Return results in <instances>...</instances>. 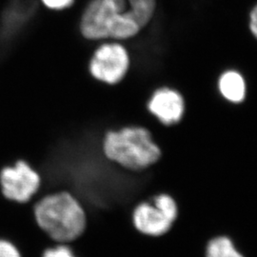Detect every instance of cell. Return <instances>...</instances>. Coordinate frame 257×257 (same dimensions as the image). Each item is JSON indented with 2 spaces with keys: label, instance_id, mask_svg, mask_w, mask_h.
<instances>
[{
  "label": "cell",
  "instance_id": "obj_1",
  "mask_svg": "<svg viewBox=\"0 0 257 257\" xmlns=\"http://www.w3.org/2000/svg\"><path fill=\"white\" fill-rule=\"evenodd\" d=\"M88 40H127L142 31L128 12L127 0H88L79 19Z\"/></svg>",
  "mask_w": 257,
  "mask_h": 257
},
{
  "label": "cell",
  "instance_id": "obj_2",
  "mask_svg": "<svg viewBox=\"0 0 257 257\" xmlns=\"http://www.w3.org/2000/svg\"><path fill=\"white\" fill-rule=\"evenodd\" d=\"M35 218L50 238L61 244L79 238L87 225L81 204L68 192L52 193L38 201L35 207Z\"/></svg>",
  "mask_w": 257,
  "mask_h": 257
},
{
  "label": "cell",
  "instance_id": "obj_3",
  "mask_svg": "<svg viewBox=\"0 0 257 257\" xmlns=\"http://www.w3.org/2000/svg\"><path fill=\"white\" fill-rule=\"evenodd\" d=\"M103 152L109 160L131 171L148 169L162 156L151 132L140 126L108 132L103 141Z\"/></svg>",
  "mask_w": 257,
  "mask_h": 257
},
{
  "label": "cell",
  "instance_id": "obj_4",
  "mask_svg": "<svg viewBox=\"0 0 257 257\" xmlns=\"http://www.w3.org/2000/svg\"><path fill=\"white\" fill-rule=\"evenodd\" d=\"M130 57L126 48L116 41L98 47L90 62V73L98 81L114 85L128 72Z\"/></svg>",
  "mask_w": 257,
  "mask_h": 257
},
{
  "label": "cell",
  "instance_id": "obj_5",
  "mask_svg": "<svg viewBox=\"0 0 257 257\" xmlns=\"http://www.w3.org/2000/svg\"><path fill=\"white\" fill-rule=\"evenodd\" d=\"M41 184L40 176L23 160L14 167H5L0 172V187L8 200L26 203L37 193Z\"/></svg>",
  "mask_w": 257,
  "mask_h": 257
},
{
  "label": "cell",
  "instance_id": "obj_6",
  "mask_svg": "<svg viewBox=\"0 0 257 257\" xmlns=\"http://www.w3.org/2000/svg\"><path fill=\"white\" fill-rule=\"evenodd\" d=\"M133 224L139 233L157 238L169 233L175 221L153 202L138 204L133 211Z\"/></svg>",
  "mask_w": 257,
  "mask_h": 257
},
{
  "label": "cell",
  "instance_id": "obj_7",
  "mask_svg": "<svg viewBox=\"0 0 257 257\" xmlns=\"http://www.w3.org/2000/svg\"><path fill=\"white\" fill-rule=\"evenodd\" d=\"M148 110L165 126L179 123L183 118L186 105L182 94L175 89H157L148 101Z\"/></svg>",
  "mask_w": 257,
  "mask_h": 257
},
{
  "label": "cell",
  "instance_id": "obj_8",
  "mask_svg": "<svg viewBox=\"0 0 257 257\" xmlns=\"http://www.w3.org/2000/svg\"><path fill=\"white\" fill-rule=\"evenodd\" d=\"M218 91L227 101L240 104L245 100L247 95V85L244 76L235 70L224 72L218 78Z\"/></svg>",
  "mask_w": 257,
  "mask_h": 257
},
{
  "label": "cell",
  "instance_id": "obj_9",
  "mask_svg": "<svg viewBox=\"0 0 257 257\" xmlns=\"http://www.w3.org/2000/svg\"><path fill=\"white\" fill-rule=\"evenodd\" d=\"M205 257H246L228 235H216L205 247Z\"/></svg>",
  "mask_w": 257,
  "mask_h": 257
},
{
  "label": "cell",
  "instance_id": "obj_10",
  "mask_svg": "<svg viewBox=\"0 0 257 257\" xmlns=\"http://www.w3.org/2000/svg\"><path fill=\"white\" fill-rule=\"evenodd\" d=\"M128 12L141 30L147 28L156 19L157 0H127Z\"/></svg>",
  "mask_w": 257,
  "mask_h": 257
},
{
  "label": "cell",
  "instance_id": "obj_11",
  "mask_svg": "<svg viewBox=\"0 0 257 257\" xmlns=\"http://www.w3.org/2000/svg\"><path fill=\"white\" fill-rule=\"evenodd\" d=\"M41 5L47 10L53 12H63L71 9L76 0H38Z\"/></svg>",
  "mask_w": 257,
  "mask_h": 257
},
{
  "label": "cell",
  "instance_id": "obj_12",
  "mask_svg": "<svg viewBox=\"0 0 257 257\" xmlns=\"http://www.w3.org/2000/svg\"><path fill=\"white\" fill-rule=\"evenodd\" d=\"M42 257H75L71 248L65 245H59L55 248H47Z\"/></svg>",
  "mask_w": 257,
  "mask_h": 257
},
{
  "label": "cell",
  "instance_id": "obj_13",
  "mask_svg": "<svg viewBox=\"0 0 257 257\" xmlns=\"http://www.w3.org/2000/svg\"><path fill=\"white\" fill-rule=\"evenodd\" d=\"M0 257H21V254L12 242L0 239Z\"/></svg>",
  "mask_w": 257,
  "mask_h": 257
},
{
  "label": "cell",
  "instance_id": "obj_14",
  "mask_svg": "<svg viewBox=\"0 0 257 257\" xmlns=\"http://www.w3.org/2000/svg\"><path fill=\"white\" fill-rule=\"evenodd\" d=\"M248 30L249 34L257 40V2L248 11Z\"/></svg>",
  "mask_w": 257,
  "mask_h": 257
}]
</instances>
